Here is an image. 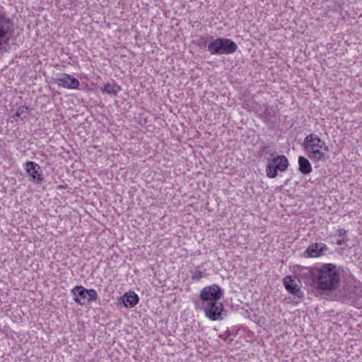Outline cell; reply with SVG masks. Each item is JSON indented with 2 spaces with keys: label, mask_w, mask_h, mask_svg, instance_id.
Segmentation results:
<instances>
[{
  "label": "cell",
  "mask_w": 362,
  "mask_h": 362,
  "mask_svg": "<svg viewBox=\"0 0 362 362\" xmlns=\"http://www.w3.org/2000/svg\"><path fill=\"white\" fill-rule=\"evenodd\" d=\"M312 279L315 287L325 292L336 290L340 285L338 269L331 264H325L315 268L312 272Z\"/></svg>",
  "instance_id": "cell-1"
},
{
  "label": "cell",
  "mask_w": 362,
  "mask_h": 362,
  "mask_svg": "<svg viewBox=\"0 0 362 362\" xmlns=\"http://www.w3.org/2000/svg\"><path fill=\"white\" fill-rule=\"evenodd\" d=\"M305 149L313 161L319 162L327 158L329 149L325 141L315 134H311L305 138Z\"/></svg>",
  "instance_id": "cell-2"
},
{
  "label": "cell",
  "mask_w": 362,
  "mask_h": 362,
  "mask_svg": "<svg viewBox=\"0 0 362 362\" xmlns=\"http://www.w3.org/2000/svg\"><path fill=\"white\" fill-rule=\"evenodd\" d=\"M71 293L74 301L80 306H87L98 299L97 292L95 290H87L82 286L74 287Z\"/></svg>",
  "instance_id": "cell-3"
},
{
  "label": "cell",
  "mask_w": 362,
  "mask_h": 362,
  "mask_svg": "<svg viewBox=\"0 0 362 362\" xmlns=\"http://www.w3.org/2000/svg\"><path fill=\"white\" fill-rule=\"evenodd\" d=\"M209 50L215 55H229L236 51V46L229 39L219 38L212 41Z\"/></svg>",
  "instance_id": "cell-4"
},
{
  "label": "cell",
  "mask_w": 362,
  "mask_h": 362,
  "mask_svg": "<svg viewBox=\"0 0 362 362\" xmlns=\"http://www.w3.org/2000/svg\"><path fill=\"white\" fill-rule=\"evenodd\" d=\"M289 167V161L286 156L283 155L275 156L272 158L266 169V174L269 178H275L277 177L279 171L285 172Z\"/></svg>",
  "instance_id": "cell-5"
},
{
  "label": "cell",
  "mask_w": 362,
  "mask_h": 362,
  "mask_svg": "<svg viewBox=\"0 0 362 362\" xmlns=\"http://www.w3.org/2000/svg\"><path fill=\"white\" fill-rule=\"evenodd\" d=\"M222 292L220 287L212 285L205 287L200 292V298L205 301H217L222 297Z\"/></svg>",
  "instance_id": "cell-6"
},
{
  "label": "cell",
  "mask_w": 362,
  "mask_h": 362,
  "mask_svg": "<svg viewBox=\"0 0 362 362\" xmlns=\"http://www.w3.org/2000/svg\"><path fill=\"white\" fill-rule=\"evenodd\" d=\"M11 35L12 27L10 22L3 16L0 15V48L9 42Z\"/></svg>",
  "instance_id": "cell-7"
},
{
  "label": "cell",
  "mask_w": 362,
  "mask_h": 362,
  "mask_svg": "<svg viewBox=\"0 0 362 362\" xmlns=\"http://www.w3.org/2000/svg\"><path fill=\"white\" fill-rule=\"evenodd\" d=\"M224 306L217 301H213L205 308V315L210 320H217L224 313Z\"/></svg>",
  "instance_id": "cell-8"
},
{
  "label": "cell",
  "mask_w": 362,
  "mask_h": 362,
  "mask_svg": "<svg viewBox=\"0 0 362 362\" xmlns=\"http://www.w3.org/2000/svg\"><path fill=\"white\" fill-rule=\"evenodd\" d=\"M284 286L291 294H297L300 291L301 285L297 277L294 276H287L284 279Z\"/></svg>",
  "instance_id": "cell-9"
},
{
  "label": "cell",
  "mask_w": 362,
  "mask_h": 362,
  "mask_svg": "<svg viewBox=\"0 0 362 362\" xmlns=\"http://www.w3.org/2000/svg\"><path fill=\"white\" fill-rule=\"evenodd\" d=\"M121 302L126 308H133L140 302V297L134 292H126L121 298Z\"/></svg>",
  "instance_id": "cell-10"
},
{
  "label": "cell",
  "mask_w": 362,
  "mask_h": 362,
  "mask_svg": "<svg viewBox=\"0 0 362 362\" xmlns=\"http://www.w3.org/2000/svg\"><path fill=\"white\" fill-rule=\"evenodd\" d=\"M327 246L322 244H313L308 248L306 254L311 258H318L323 256L327 251Z\"/></svg>",
  "instance_id": "cell-11"
},
{
  "label": "cell",
  "mask_w": 362,
  "mask_h": 362,
  "mask_svg": "<svg viewBox=\"0 0 362 362\" xmlns=\"http://www.w3.org/2000/svg\"><path fill=\"white\" fill-rule=\"evenodd\" d=\"M58 84L64 88L76 89L79 87V82L69 75H62L58 79Z\"/></svg>",
  "instance_id": "cell-12"
},
{
  "label": "cell",
  "mask_w": 362,
  "mask_h": 362,
  "mask_svg": "<svg viewBox=\"0 0 362 362\" xmlns=\"http://www.w3.org/2000/svg\"><path fill=\"white\" fill-rule=\"evenodd\" d=\"M298 164H299V170L302 174L308 175L311 174L313 171L311 164L307 158L304 156H299V159H298Z\"/></svg>",
  "instance_id": "cell-13"
}]
</instances>
